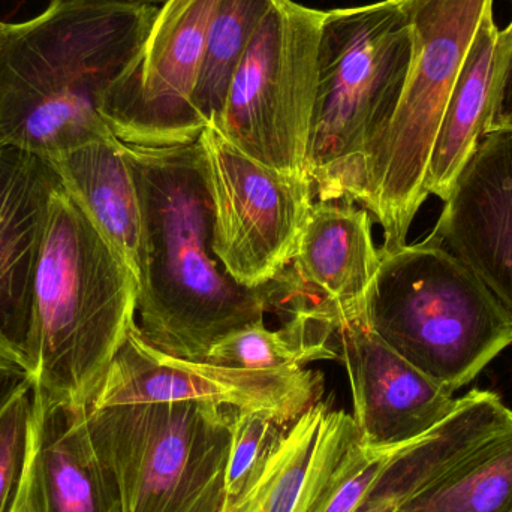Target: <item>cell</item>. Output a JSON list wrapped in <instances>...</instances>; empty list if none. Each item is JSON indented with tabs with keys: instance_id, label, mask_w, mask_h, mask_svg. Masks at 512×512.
<instances>
[{
	"instance_id": "1",
	"label": "cell",
	"mask_w": 512,
	"mask_h": 512,
	"mask_svg": "<svg viewBox=\"0 0 512 512\" xmlns=\"http://www.w3.org/2000/svg\"><path fill=\"white\" fill-rule=\"evenodd\" d=\"M123 149L143 224L138 330L159 351L204 361L213 343L279 310V283L239 285L213 254L212 198L198 141Z\"/></svg>"
},
{
	"instance_id": "2",
	"label": "cell",
	"mask_w": 512,
	"mask_h": 512,
	"mask_svg": "<svg viewBox=\"0 0 512 512\" xmlns=\"http://www.w3.org/2000/svg\"><path fill=\"white\" fill-rule=\"evenodd\" d=\"M158 8L51 0L32 20L6 23L0 44V146L51 161L114 138L99 107L140 54Z\"/></svg>"
},
{
	"instance_id": "3",
	"label": "cell",
	"mask_w": 512,
	"mask_h": 512,
	"mask_svg": "<svg viewBox=\"0 0 512 512\" xmlns=\"http://www.w3.org/2000/svg\"><path fill=\"white\" fill-rule=\"evenodd\" d=\"M138 283L66 191L54 195L39 261L26 378L45 405L81 409L137 324Z\"/></svg>"
},
{
	"instance_id": "4",
	"label": "cell",
	"mask_w": 512,
	"mask_h": 512,
	"mask_svg": "<svg viewBox=\"0 0 512 512\" xmlns=\"http://www.w3.org/2000/svg\"><path fill=\"white\" fill-rule=\"evenodd\" d=\"M412 59L400 0L325 11L307 174L319 200L357 203L367 164L396 113Z\"/></svg>"
},
{
	"instance_id": "5",
	"label": "cell",
	"mask_w": 512,
	"mask_h": 512,
	"mask_svg": "<svg viewBox=\"0 0 512 512\" xmlns=\"http://www.w3.org/2000/svg\"><path fill=\"white\" fill-rule=\"evenodd\" d=\"M366 324L451 394L512 345L510 315L469 268L429 236L381 251Z\"/></svg>"
},
{
	"instance_id": "6",
	"label": "cell",
	"mask_w": 512,
	"mask_h": 512,
	"mask_svg": "<svg viewBox=\"0 0 512 512\" xmlns=\"http://www.w3.org/2000/svg\"><path fill=\"white\" fill-rule=\"evenodd\" d=\"M237 411L198 402L81 408L122 512H221Z\"/></svg>"
},
{
	"instance_id": "7",
	"label": "cell",
	"mask_w": 512,
	"mask_h": 512,
	"mask_svg": "<svg viewBox=\"0 0 512 512\" xmlns=\"http://www.w3.org/2000/svg\"><path fill=\"white\" fill-rule=\"evenodd\" d=\"M495 0H400L412 30V59L393 120L373 152L357 203L384 233L388 252L406 245L429 198L436 135L483 15Z\"/></svg>"
},
{
	"instance_id": "8",
	"label": "cell",
	"mask_w": 512,
	"mask_h": 512,
	"mask_svg": "<svg viewBox=\"0 0 512 512\" xmlns=\"http://www.w3.org/2000/svg\"><path fill=\"white\" fill-rule=\"evenodd\" d=\"M324 18L321 9L274 0L210 123L237 149L283 173L309 176Z\"/></svg>"
},
{
	"instance_id": "9",
	"label": "cell",
	"mask_w": 512,
	"mask_h": 512,
	"mask_svg": "<svg viewBox=\"0 0 512 512\" xmlns=\"http://www.w3.org/2000/svg\"><path fill=\"white\" fill-rule=\"evenodd\" d=\"M198 143L212 198L213 254L239 285L261 288L294 259L313 206V182L255 161L213 125Z\"/></svg>"
},
{
	"instance_id": "10",
	"label": "cell",
	"mask_w": 512,
	"mask_h": 512,
	"mask_svg": "<svg viewBox=\"0 0 512 512\" xmlns=\"http://www.w3.org/2000/svg\"><path fill=\"white\" fill-rule=\"evenodd\" d=\"M221 0H167L135 62L102 99L99 113L120 143L188 146L206 126L194 107L207 35Z\"/></svg>"
},
{
	"instance_id": "11",
	"label": "cell",
	"mask_w": 512,
	"mask_h": 512,
	"mask_svg": "<svg viewBox=\"0 0 512 512\" xmlns=\"http://www.w3.org/2000/svg\"><path fill=\"white\" fill-rule=\"evenodd\" d=\"M322 394L321 372L252 370L186 360L147 343L134 324L87 405L215 403L239 411L264 412L280 423L291 424L321 402Z\"/></svg>"
},
{
	"instance_id": "12",
	"label": "cell",
	"mask_w": 512,
	"mask_h": 512,
	"mask_svg": "<svg viewBox=\"0 0 512 512\" xmlns=\"http://www.w3.org/2000/svg\"><path fill=\"white\" fill-rule=\"evenodd\" d=\"M381 265L373 242V216L351 198L316 201L297 252L277 277L279 312L306 315L330 325L366 319V304Z\"/></svg>"
},
{
	"instance_id": "13",
	"label": "cell",
	"mask_w": 512,
	"mask_h": 512,
	"mask_svg": "<svg viewBox=\"0 0 512 512\" xmlns=\"http://www.w3.org/2000/svg\"><path fill=\"white\" fill-rule=\"evenodd\" d=\"M62 186L48 159L0 146V360L24 375L39 261Z\"/></svg>"
},
{
	"instance_id": "14",
	"label": "cell",
	"mask_w": 512,
	"mask_h": 512,
	"mask_svg": "<svg viewBox=\"0 0 512 512\" xmlns=\"http://www.w3.org/2000/svg\"><path fill=\"white\" fill-rule=\"evenodd\" d=\"M430 239L456 256L512 319V129L484 135Z\"/></svg>"
},
{
	"instance_id": "15",
	"label": "cell",
	"mask_w": 512,
	"mask_h": 512,
	"mask_svg": "<svg viewBox=\"0 0 512 512\" xmlns=\"http://www.w3.org/2000/svg\"><path fill=\"white\" fill-rule=\"evenodd\" d=\"M336 336L351 385L352 418L363 444H411L456 408L454 394L400 357L370 330L366 319L343 325Z\"/></svg>"
},
{
	"instance_id": "16",
	"label": "cell",
	"mask_w": 512,
	"mask_h": 512,
	"mask_svg": "<svg viewBox=\"0 0 512 512\" xmlns=\"http://www.w3.org/2000/svg\"><path fill=\"white\" fill-rule=\"evenodd\" d=\"M32 435L36 512H122L81 409L45 405L33 391Z\"/></svg>"
},
{
	"instance_id": "17",
	"label": "cell",
	"mask_w": 512,
	"mask_h": 512,
	"mask_svg": "<svg viewBox=\"0 0 512 512\" xmlns=\"http://www.w3.org/2000/svg\"><path fill=\"white\" fill-rule=\"evenodd\" d=\"M507 48V32L496 24L492 6L483 15L445 108L427 170L429 195L447 200L489 131Z\"/></svg>"
},
{
	"instance_id": "18",
	"label": "cell",
	"mask_w": 512,
	"mask_h": 512,
	"mask_svg": "<svg viewBox=\"0 0 512 512\" xmlns=\"http://www.w3.org/2000/svg\"><path fill=\"white\" fill-rule=\"evenodd\" d=\"M66 191L122 256L140 286L143 224L137 183L116 137L51 159Z\"/></svg>"
},
{
	"instance_id": "19",
	"label": "cell",
	"mask_w": 512,
	"mask_h": 512,
	"mask_svg": "<svg viewBox=\"0 0 512 512\" xmlns=\"http://www.w3.org/2000/svg\"><path fill=\"white\" fill-rule=\"evenodd\" d=\"M411 444L370 447L361 441L352 415L328 409L321 442L294 512H354L394 457Z\"/></svg>"
},
{
	"instance_id": "20",
	"label": "cell",
	"mask_w": 512,
	"mask_h": 512,
	"mask_svg": "<svg viewBox=\"0 0 512 512\" xmlns=\"http://www.w3.org/2000/svg\"><path fill=\"white\" fill-rule=\"evenodd\" d=\"M336 331L306 315H289L279 330L264 321L246 325L213 343L206 360L252 370L304 369L313 361L339 360L331 346Z\"/></svg>"
},
{
	"instance_id": "21",
	"label": "cell",
	"mask_w": 512,
	"mask_h": 512,
	"mask_svg": "<svg viewBox=\"0 0 512 512\" xmlns=\"http://www.w3.org/2000/svg\"><path fill=\"white\" fill-rule=\"evenodd\" d=\"M399 512H512V427L469 454Z\"/></svg>"
},
{
	"instance_id": "22",
	"label": "cell",
	"mask_w": 512,
	"mask_h": 512,
	"mask_svg": "<svg viewBox=\"0 0 512 512\" xmlns=\"http://www.w3.org/2000/svg\"><path fill=\"white\" fill-rule=\"evenodd\" d=\"M474 448L471 433L448 418L387 466L354 512H399L459 465Z\"/></svg>"
},
{
	"instance_id": "23",
	"label": "cell",
	"mask_w": 512,
	"mask_h": 512,
	"mask_svg": "<svg viewBox=\"0 0 512 512\" xmlns=\"http://www.w3.org/2000/svg\"><path fill=\"white\" fill-rule=\"evenodd\" d=\"M330 405L318 402L292 421L251 486L221 512H294L321 442Z\"/></svg>"
},
{
	"instance_id": "24",
	"label": "cell",
	"mask_w": 512,
	"mask_h": 512,
	"mask_svg": "<svg viewBox=\"0 0 512 512\" xmlns=\"http://www.w3.org/2000/svg\"><path fill=\"white\" fill-rule=\"evenodd\" d=\"M274 0H221L207 35L194 107L203 125L216 122L234 74Z\"/></svg>"
},
{
	"instance_id": "25",
	"label": "cell",
	"mask_w": 512,
	"mask_h": 512,
	"mask_svg": "<svg viewBox=\"0 0 512 512\" xmlns=\"http://www.w3.org/2000/svg\"><path fill=\"white\" fill-rule=\"evenodd\" d=\"M288 426L264 412L237 411L225 474L222 510L233 505L251 486L276 450Z\"/></svg>"
},
{
	"instance_id": "26",
	"label": "cell",
	"mask_w": 512,
	"mask_h": 512,
	"mask_svg": "<svg viewBox=\"0 0 512 512\" xmlns=\"http://www.w3.org/2000/svg\"><path fill=\"white\" fill-rule=\"evenodd\" d=\"M33 385L24 376L0 397V512L14 511L29 454Z\"/></svg>"
},
{
	"instance_id": "27",
	"label": "cell",
	"mask_w": 512,
	"mask_h": 512,
	"mask_svg": "<svg viewBox=\"0 0 512 512\" xmlns=\"http://www.w3.org/2000/svg\"><path fill=\"white\" fill-rule=\"evenodd\" d=\"M505 32L508 38L507 54H505L504 68H502L495 108H493L487 134L492 131H501V129H512V21Z\"/></svg>"
},
{
	"instance_id": "28",
	"label": "cell",
	"mask_w": 512,
	"mask_h": 512,
	"mask_svg": "<svg viewBox=\"0 0 512 512\" xmlns=\"http://www.w3.org/2000/svg\"><path fill=\"white\" fill-rule=\"evenodd\" d=\"M12 512H36L35 492H33V435L32 421H30L29 454H27L26 468L21 480L20 492Z\"/></svg>"
},
{
	"instance_id": "29",
	"label": "cell",
	"mask_w": 512,
	"mask_h": 512,
	"mask_svg": "<svg viewBox=\"0 0 512 512\" xmlns=\"http://www.w3.org/2000/svg\"><path fill=\"white\" fill-rule=\"evenodd\" d=\"M116 2L140 3V5L161 6L167 0H116Z\"/></svg>"
},
{
	"instance_id": "30",
	"label": "cell",
	"mask_w": 512,
	"mask_h": 512,
	"mask_svg": "<svg viewBox=\"0 0 512 512\" xmlns=\"http://www.w3.org/2000/svg\"><path fill=\"white\" fill-rule=\"evenodd\" d=\"M6 23L0 21V44H2L3 36H5Z\"/></svg>"
},
{
	"instance_id": "31",
	"label": "cell",
	"mask_w": 512,
	"mask_h": 512,
	"mask_svg": "<svg viewBox=\"0 0 512 512\" xmlns=\"http://www.w3.org/2000/svg\"><path fill=\"white\" fill-rule=\"evenodd\" d=\"M0 363H5V361L0 360ZM5 364H8V363H5ZM9 366H11V364H9ZM12 367H14V366H12ZM15 369H17V367H15Z\"/></svg>"
}]
</instances>
